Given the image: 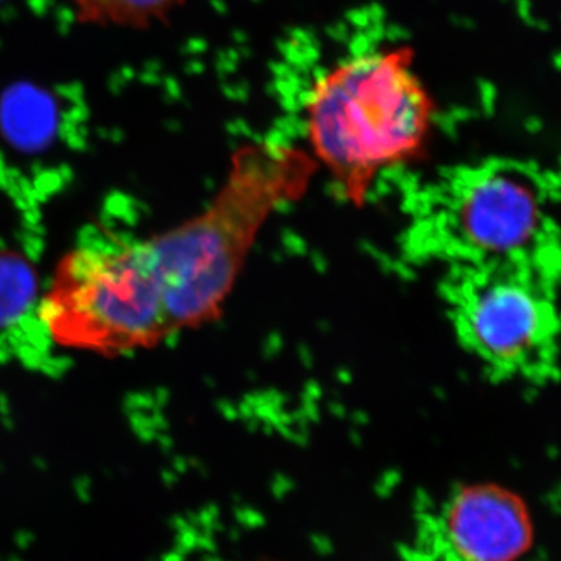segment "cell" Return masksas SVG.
<instances>
[{"instance_id": "cell-3", "label": "cell", "mask_w": 561, "mask_h": 561, "mask_svg": "<svg viewBox=\"0 0 561 561\" xmlns=\"http://www.w3.org/2000/svg\"><path fill=\"white\" fill-rule=\"evenodd\" d=\"M39 320L62 350L117 357L171 337L160 280L146 239L98 234L58 262Z\"/></svg>"}, {"instance_id": "cell-8", "label": "cell", "mask_w": 561, "mask_h": 561, "mask_svg": "<svg viewBox=\"0 0 561 561\" xmlns=\"http://www.w3.org/2000/svg\"><path fill=\"white\" fill-rule=\"evenodd\" d=\"M55 111L47 92L24 84L3 94L0 124L18 146L38 149L55 130Z\"/></svg>"}, {"instance_id": "cell-4", "label": "cell", "mask_w": 561, "mask_h": 561, "mask_svg": "<svg viewBox=\"0 0 561 561\" xmlns=\"http://www.w3.org/2000/svg\"><path fill=\"white\" fill-rule=\"evenodd\" d=\"M559 287L524 268L448 267L440 294L457 341L490 376L545 386L560 373Z\"/></svg>"}, {"instance_id": "cell-1", "label": "cell", "mask_w": 561, "mask_h": 561, "mask_svg": "<svg viewBox=\"0 0 561 561\" xmlns=\"http://www.w3.org/2000/svg\"><path fill=\"white\" fill-rule=\"evenodd\" d=\"M557 187L522 161L446 169L409 198L402 249L412 262L524 268L561 287Z\"/></svg>"}, {"instance_id": "cell-2", "label": "cell", "mask_w": 561, "mask_h": 561, "mask_svg": "<svg viewBox=\"0 0 561 561\" xmlns=\"http://www.w3.org/2000/svg\"><path fill=\"white\" fill-rule=\"evenodd\" d=\"M300 121L313 162L360 198L379 175L423 153L437 102L411 44L368 43L317 70L302 92Z\"/></svg>"}, {"instance_id": "cell-6", "label": "cell", "mask_w": 561, "mask_h": 561, "mask_svg": "<svg viewBox=\"0 0 561 561\" xmlns=\"http://www.w3.org/2000/svg\"><path fill=\"white\" fill-rule=\"evenodd\" d=\"M442 534L459 561H522L534 549L535 522L522 494L497 483H472L453 494Z\"/></svg>"}, {"instance_id": "cell-7", "label": "cell", "mask_w": 561, "mask_h": 561, "mask_svg": "<svg viewBox=\"0 0 561 561\" xmlns=\"http://www.w3.org/2000/svg\"><path fill=\"white\" fill-rule=\"evenodd\" d=\"M80 24L121 31H149L165 24L187 0H66Z\"/></svg>"}, {"instance_id": "cell-5", "label": "cell", "mask_w": 561, "mask_h": 561, "mask_svg": "<svg viewBox=\"0 0 561 561\" xmlns=\"http://www.w3.org/2000/svg\"><path fill=\"white\" fill-rule=\"evenodd\" d=\"M309 171L291 173L262 190L238 213L245 195V176L232 164L227 186L201 216L146 238L172 334L197 327L213 317L238 273V262L260 221H238L267 216L271 209L247 213L262 203L289 197Z\"/></svg>"}, {"instance_id": "cell-9", "label": "cell", "mask_w": 561, "mask_h": 561, "mask_svg": "<svg viewBox=\"0 0 561 561\" xmlns=\"http://www.w3.org/2000/svg\"><path fill=\"white\" fill-rule=\"evenodd\" d=\"M33 276L24 262L16 257L0 256V324L20 316L31 302Z\"/></svg>"}]
</instances>
